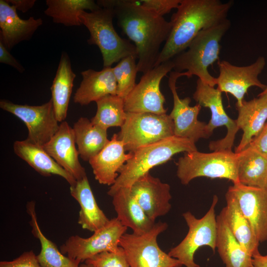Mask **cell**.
I'll return each mask as SVG.
<instances>
[{
	"instance_id": "cell-1",
	"label": "cell",
	"mask_w": 267,
	"mask_h": 267,
	"mask_svg": "<svg viewBox=\"0 0 267 267\" xmlns=\"http://www.w3.org/2000/svg\"><path fill=\"white\" fill-rule=\"evenodd\" d=\"M135 0H99L100 7L111 9L119 26L134 43L138 72L144 74L154 67L162 44L167 40L172 24Z\"/></svg>"
},
{
	"instance_id": "cell-2",
	"label": "cell",
	"mask_w": 267,
	"mask_h": 267,
	"mask_svg": "<svg viewBox=\"0 0 267 267\" xmlns=\"http://www.w3.org/2000/svg\"><path fill=\"white\" fill-rule=\"evenodd\" d=\"M233 3L232 0H181L171 17L172 29L155 66L172 60L186 50L201 31L226 19Z\"/></svg>"
},
{
	"instance_id": "cell-3",
	"label": "cell",
	"mask_w": 267,
	"mask_h": 267,
	"mask_svg": "<svg viewBox=\"0 0 267 267\" xmlns=\"http://www.w3.org/2000/svg\"><path fill=\"white\" fill-rule=\"evenodd\" d=\"M230 21L227 18L209 28L201 31L187 48L173 59L174 70L178 72L185 70V76H196L212 87L216 85V78L208 71V67L219 61L220 42L229 30Z\"/></svg>"
},
{
	"instance_id": "cell-4",
	"label": "cell",
	"mask_w": 267,
	"mask_h": 267,
	"mask_svg": "<svg viewBox=\"0 0 267 267\" xmlns=\"http://www.w3.org/2000/svg\"><path fill=\"white\" fill-rule=\"evenodd\" d=\"M197 150L194 142L176 135L141 146L132 152V157L121 169L107 194L112 196L119 189L130 187L139 178L149 173L151 169L165 163L176 154Z\"/></svg>"
},
{
	"instance_id": "cell-5",
	"label": "cell",
	"mask_w": 267,
	"mask_h": 267,
	"mask_svg": "<svg viewBox=\"0 0 267 267\" xmlns=\"http://www.w3.org/2000/svg\"><path fill=\"white\" fill-rule=\"evenodd\" d=\"M79 17L90 33L88 43L97 45L101 52L103 67H111L129 56L137 58L135 45L121 37L114 28L115 16L111 9L100 7L93 11H83Z\"/></svg>"
},
{
	"instance_id": "cell-6",
	"label": "cell",
	"mask_w": 267,
	"mask_h": 267,
	"mask_svg": "<svg viewBox=\"0 0 267 267\" xmlns=\"http://www.w3.org/2000/svg\"><path fill=\"white\" fill-rule=\"evenodd\" d=\"M176 164L177 176L183 185L199 177L226 179L233 184L239 182L237 154L232 150L185 152Z\"/></svg>"
},
{
	"instance_id": "cell-7",
	"label": "cell",
	"mask_w": 267,
	"mask_h": 267,
	"mask_svg": "<svg viewBox=\"0 0 267 267\" xmlns=\"http://www.w3.org/2000/svg\"><path fill=\"white\" fill-rule=\"evenodd\" d=\"M126 113V120L117 134L126 151L133 152L141 146L175 135L174 122L169 115Z\"/></svg>"
},
{
	"instance_id": "cell-8",
	"label": "cell",
	"mask_w": 267,
	"mask_h": 267,
	"mask_svg": "<svg viewBox=\"0 0 267 267\" xmlns=\"http://www.w3.org/2000/svg\"><path fill=\"white\" fill-rule=\"evenodd\" d=\"M218 202L213 196L211 205L201 218L198 219L190 212L182 216L188 227L187 234L177 246L171 249L168 254L178 260L186 267H200L194 262V254L202 246L209 247L214 252L216 249L217 221L215 207Z\"/></svg>"
},
{
	"instance_id": "cell-9",
	"label": "cell",
	"mask_w": 267,
	"mask_h": 267,
	"mask_svg": "<svg viewBox=\"0 0 267 267\" xmlns=\"http://www.w3.org/2000/svg\"><path fill=\"white\" fill-rule=\"evenodd\" d=\"M168 227L159 222L147 232L138 235L125 233L120 246L123 249L130 267H181L177 259L164 252L157 243L158 236Z\"/></svg>"
},
{
	"instance_id": "cell-10",
	"label": "cell",
	"mask_w": 267,
	"mask_h": 267,
	"mask_svg": "<svg viewBox=\"0 0 267 267\" xmlns=\"http://www.w3.org/2000/svg\"><path fill=\"white\" fill-rule=\"evenodd\" d=\"M127 228L114 218L89 237L77 235L69 237L60 246V250L63 254L81 264L101 253L119 251L121 238Z\"/></svg>"
},
{
	"instance_id": "cell-11",
	"label": "cell",
	"mask_w": 267,
	"mask_h": 267,
	"mask_svg": "<svg viewBox=\"0 0 267 267\" xmlns=\"http://www.w3.org/2000/svg\"><path fill=\"white\" fill-rule=\"evenodd\" d=\"M174 69L172 60L155 66L143 74L139 82L124 99L126 112L166 114L165 98L160 90L162 79Z\"/></svg>"
},
{
	"instance_id": "cell-12",
	"label": "cell",
	"mask_w": 267,
	"mask_h": 267,
	"mask_svg": "<svg viewBox=\"0 0 267 267\" xmlns=\"http://www.w3.org/2000/svg\"><path fill=\"white\" fill-rule=\"evenodd\" d=\"M0 107L20 119L28 131L26 139L40 146L48 142L59 129L51 99L40 105L18 104L2 99Z\"/></svg>"
},
{
	"instance_id": "cell-13",
	"label": "cell",
	"mask_w": 267,
	"mask_h": 267,
	"mask_svg": "<svg viewBox=\"0 0 267 267\" xmlns=\"http://www.w3.org/2000/svg\"><path fill=\"white\" fill-rule=\"evenodd\" d=\"M221 92L217 88L212 87L198 79L193 98L201 107L208 108L211 111V118L207 124L209 134L219 127L225 126L227 129L225 136L219 140L211 141V150H232L235 135L239 130L236 120L230 118L226 114L222 103Z\"/></svg>"
},
{
	"instance_id": "cell-14",
	"label": "cell",
	"mask_w": 267,
	"mask_h": 267,
	"mask_svg": "<svg viewBox=\"0 0 267 267\" xmlns=\"http://www.w3.org/2000/svg\"><path fill=\"white\" fill-rule=\"evenodd\" d=\"M185 76L184 72L171 71L168 85L173 97V107L169 114L174 126V135L189 139L195 143L201 138H209L211 135L208 131L207 124L198 119L201 106L197 104L191 106V98H180L177 90V80Z\"/></svg>"
},
{
	"instance_id": "cell-15",
	"label": "cell",
	"mask_w": 267,
	"mask_h": 267,
	"mask_svg": "<svg viewBox=\"0 0 267 267\" xmlns=\"http://www.w3.org/2000/svg\"><path fill=\"white\" fill-rule=\"evenodd\" d=\"M266 63L263 56L259 57L253 63L244 66H236L226 60H219V75L216 78L217 89L221 92L231 94L237 100L236 106L241 105L250 87H257L263 90L267 88V85L258 79Z\"/></svg>"
},
{
	"instance_id": "cell-16",
	"label": "cell",
	"mask_w": 267,
	"mask_h": 267,
	"mask_svg": "<svg viewBox=\"0 0 267 267\" xmlns=\"http://www.w3.org/2000/svg\"><path fill=\"white\" fill-rule=\"evenodd\" d=\"M129 189L133 196L153 222L170 211L172 195L170 185L149 173L134 181Z\"/></svg>"
},
{
	"instance_id": "cell-17",
	"label": "cell",
	"mask_w": 267,
	"mask_h": 267,
	"mask_svg": "<svg viewBox=\"0 0 267 267\" xmlns=\"http://www.w3.org/2000/svg\"><path fill=\"white\" fill-rule=\"evenodd\" d=\"M228 189L236 197L259 242L267 241V188L239 182L233 184Z\"/></svg>"
},
{
	"instance_id": "cell-18",
	"label": "cell",
	"mask_w": 267,
	"mask_h": 267,
	"mask_svg": "<svg viewBox=\"0 0 267 267\" xmlns=\"http://www.w3.org/2000/svg\"><path fill=\"white\" fill-rule=\"evenodd\" d=\"M73 128L64 121L57 132L43 146L49 155L77 181L87 176L79 160Z\"/></svg>"
},
{
	"instance_id": "cell-19",
	"label": "cell",
	"mask_w": 267,
	"mask_h": 267,
	"mask_svg": "<svg viewBox=\"0 0 267 267\" xmlns=\"http://www.w3.org/2000/svg\"><path fill=\"white\" fill-rule=\"evenodd\" d=\"M43 23L41 18L21 19L15 7L6 0H0V41L9 50L19 43L30 40Z\"/></svg>"
},
{
	"instance_id": "cell-20",
	"label": "cell",
	"mask_w": 267,
	"mask_h": 267,
	"mask_svg": "<svg viewBox=\"0 0 267 267\" xmlns=\"http://www.w3.org/2000/svg\"><path fill=\"white\" fill-rule=\"evenodd\" d=\"M125 151L123 142L115 134L103 149L89 160L94 178L100 184L111 186L115 183L120 170L133 156L132 152Z\"/></svg>"
},
{
	"instance_id": "cell-21",
	"label": "cell",
	"mask_w": 267,
	"mask_h": 267,
	"mask_svg": "<svg viewBox=\"0 0 267 267\" xmlns=\"http://www.w3.org/2000/svg\"><path fill=\"white\" fill-rule=\"evenodd\" d=\"M82 80L76 90L73 100L81 106L109 95H117V83L112 67H103L101 71L91 69L81 73Z\"/></svg>"
},
{
	"instance_id": "cell-22",
	"label": "cell",
	"mask_w": 267,
	"mask_h": 267,
	"mask_svg": "<svg viewBox=\"0 0 267 267\" xmlns=\"http://www.w3.org/2000/svg\"><path fill=\"white\" fill-rule=\"evenodd\" d=\"M238 117L236 120L238 129L243 135L235 153L244 149L259 134L267 121V95H258L257 97L246 101L241 105L236 106Z\"/></svg>"
},
{
	"instance_id": "cell-23",
	"label": "cell",
	"mask_w": 267,
	"mask_h": 267,
	"mask_svg": "<svg viewBox=\"0 0 267 267\" xmlns=\"http://www.w3.org/2000/svg\"><path fill=\"white\" fill-rule=\"evenodd\" d=\"M111 197L116 218L123 225L130 228L133 233L140 235L154 226L155 222L147 216L132 195L129 187L119 189Z\"/></svg>"
},
{
	"instance_id": "cell-24",
	"label": "cell",
	"mask_w": 267,
	"mask_h": 267,
	"mask_svg": "<svg viewBox=\"0 0 267 267\" xmlns=\"http://www.w3.org/2000/svg\"><path fill=\"white\" fill-rule=\"evenodd\" d=\"M14 153L40 175L44 177L59 176L65 179L70 186L77 180L49 155L43 146L27 139L15 141L13 145Z\"/></svg>"
},
{
	"instance_id": "cell-25",
	"label": "cell",
	"mask_w": 267,
	"mask_h": 267,
	"mask_svg": "<svg viewBox=\"0 0 267 267\" xmlns=\"http://www.w3.org/2000/svg\"><path fill=\"white\" fill-rule=\"evenodd\" d=\"M70 191L80 205L78 222L83 229L94 232L109 222L95 200L87 176L70 186Z\"/></svg>"
},
{
	"instance_id": "cell-26",
	"label": "cell",
	"mask_w": 267,
	"mask_h": 267,
	"mask_svg": "<svg viewBox=\"0 0 267 267\" xmlns=\"http://www.w3.org/2000/svg\"><path fill=\"white\" fill-rule=\"evenodd\" d=\"M226 205L220 213L229 229L243 248L252 256L259 252L260 242L242 212L236 197L228 189L225 194Z\"/></svg>"
},
{
	"instance_id": "cell-27",
	"label": "cell",
	"mask_w": 267,
	"mask_h": 267,
	"mask_svg": "<svg viewBox=\"0 0 267 267\" xmlns=\"http://www.w3.org/2000/svg\"><path fill=\"white\" fill-rule=\"evenodd\" d=\"M75 78L70 58L66 52H63L50 88L51 99L59 122L64 121L66 118Z\"/></svg>"
},
{
	"instance_id": "cell-28",
	"label": "cell",
	"mask_w": 267,
	"mask_h": 267,
	"mask_svg": "<svg viewBox=\"0 0 267 267\" xmlns=\"http://www.w3.org/2000/svg\"><path fill=\"white\" fill-rule=\"evenodd\" d=\"M216 221V249L225 267H252V255L237 240L221 213Z\"/></svg>"
},
{
	"instance_id": "cell-29",
	"label": "cell",
	"mask_w": 267,
	"mask_h": 267,
	"mask_svg": "<svg viewBox=\"0 0 267 267\" xmlns=\"http://www.w3.org/2000/svg\"><path fill=\"white\" fill-rule=\"evenodd\" d=\"M72 128L79 156L84 161L89 162L110 141L107 130L93 124L86 117H80Z\"/></svg>"
},
{
	"instance_id": "cell-30",
	"label": "cell",
	"mask_w": 267,
	"mask_h": 267,
	"mask_svg": "<svg viewBox=\"0 0 267 267\" xmlns=\"http://www.w3.org/2000/svg\"><path fill=\"white\" fill-rule=\"evenodd\" d=\"M236 153L239 182L267 188V156L249 147Z\"/></svg>"
},
{
	"instance_id": "cell-31",
	"label": "cell",
	"mask_w": 267,
	"mask_h": 267,
	"mask_svg": "<svg viewBox=\"0 0 267 267\" xmlns=\"http://www.w3.org/2000/svg\"><path fill=\"white\" fill-rule=\"evenodd\" d=\"M26 209L31 217L32 233L41 244V251L37 258L42 267H80V262L63 254L56 244L44 234L38 222L35 202H29Z\"/></svg>"
},
{
	"instance_id": "cell-32",
	"label": "cell",
	"mask_w": 267,
	"mask_h": 267,
	"mask_svg": "<svg viewBox=\"0 0 267 267\" xmlns=\"http://www.w3.org/2000/svg\"><path fill=\"white\" fill-rule=\"evenodd\" d=\"M44 14L54 23L65 26H80V14L87 10L93 11L100 7L92 0H46Z\"/></svg>"
},
{
	"instance_id": "cell-33",
	"label": "cell",
	"mask_w": 267,
	"mask_h": 267,
	"mask_svg": "<svg viewBox=\"0 0 267 267\" xmlns=\"http://www.w3.org/2000/svg\"><path fill=\"white\" fill-rule=\"evenodd\" d=\"M96 112L92 123L107 130L113 127H121L126 118L124 98L117 95L106 96L96 102Z\"/></svg>"
},
{
	"instance_id": "cell-34",
	"label": "cell",
	"mask_w": 267,
	"mask_h": 267,
	"mask_svg": "<svg viewBox=\"0 0 267 267\" xmlns=\"http://www.w3.org/2000/svg\"><path fill=\"white\" fill-rule=\"evenodd\" d=\"M137 57L129 56L121 59L112 67L117 83V95L125 98L136 85L135 79L138 72Z\"/></svg>"
},
{
	"instance_id": "cell-35",
	"label": "cell",
	"mask_w": 267,
	"mask_h": 267,
	"mask_svg": "<svg viewBox=\"0 0 267 267\" xmlns=\"http://www.w3.org/2000/svg\"><path fill=\"white\" fill-rule=\"evenodd\" d=\"M85 263L93 267H130L123 249L98 254Z\"/></svg>"
},
{
	"instance_id": "cell-36",
	"label": "cell",
	"mask_w": 267,
	"mask_h": 267,
	"mask_svg": "<svg viewBox=\"0 0 267 267\" xmlns=\"http://www.w3.org/2000/svg\"><path fill=\"white\" fill-rule=\"evenodd\" d=\"M181 0H141V5L157 15L163 16L177 8Z\"/></svg>"
},
{
	"instance_id": "cell-37",
	"label": "cell",
	"mask_w": 267,
	"mask_h": 267,
	"mask_svg": "<svg viewBox=\"0 0 267 267\" xmlns=\"http://www.w3.org/2000/svg\"><path fill=\"white\" fill-rule=\"evenodd\" d=\"M0 267H42L32 250L25 252L12 261L0 262Z\"/></svg>"
},
{
	"instance_id": "cell-38",
	"label": "cell",
	"mask_w": 267,
	"mask_h": 267,
	"mask_svg": "<svg viewBox=\"0 0 267 267\" xmlns=\"http://www.w3.org/2000/svg\"><path fill=\"white\" fill-rule=\"evenodd\" d=\"M246 147H251L267 156V122L261 132Z\"/></svg>"
},
{
	"instance_id": "cell-39",
	"label": "cell",
	"mask_w": 267,
	"mask_h": 267,
	"mask_svg": "<svg viewBox=\"0 0 267 267\" xmlns=\"http://www.w3.org/2000/svg\"><path fill=\"white\" fill-rule=\"evenodd\" d=\"M0 62L12 67L20 73H23L25 71L23 66L10 53L9 50L1 41H0Z\"/></svg>"
},
{
	"instance_id": "cell-40",
	"label": "cell",
	"mask_w": 267,
	"mask_h": 267,
	"mask_svg": "<svg viewBox=\"0 0 267 267\" xmlns=\"http://www.w3.org/2000/svg\"><path fill=\"white\" fill-rule=\"evenodd\" d=\"M10 5L15 7L17 10L26 12L35 5L36 0H6Z\"/></svg>"
},
{
	"instance_id": "cell-41",
	"label": "cell",
	"mask_w": 267,
	"mask_h": 267,
	"mask_svg": "<svg viewBox=\"0 0 267 267\" xmlns=\"http://www.w3.org/2000/svg\"><path fill=\"white\" fill-rule=\"evenodd\" d=\"M252 267H267V254L263 255L259 251L253 254Z\"/></svg>"
},
{
	"instance_id": "cell-42",
	"label": "cell",
	"mask_w": 267,
	"mask_h": 267,
	"mask_svg": "<svg viewBox=\"0 0 267 267\" xmlns=\"http://www.w3.org/2000/svg\"><path fill=\"white\" fill-rule=\"evenodd\" d=\"M80 267H93L91 266V265L85 263V264H81V265H80Z\"/></svg>"
},
{
	"instance_id": "cell-43",
	"label": "cell",
	"mask_w": 267,
	"mask_h": 267,
	"mask_svg": "<svg viewBox=\"0 0 267 267\" xmlns=\"http://www.w3.org/2000/svg\"><path fill=\"white\" fill-rule=\"evenodd\" d=\"M267 95V88L262 91L258 95Z\"/></svg>"
}]
</instances>
